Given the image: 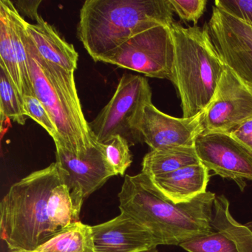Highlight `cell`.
Here are the masks:
<instances>
[{
	"label": "cell",
	"instance_id": "cell-1",
	"mask_svg": "<svg viewBox=\"0 0 252 252\" xmlns=\"http://www.w3.org/2000/svg\"><path fill=\"white\" fill-rule=\"evenodd\" d=\"M77 209L57 163L11 186L0 205L1 238L10 251H36L73 222Z\"/></svg>",
	"mask_w": 252,
	"mask_h": 252
},
{
	"label": "cell",
	"instance_id": "cell-2",
	"mask_svg": "<svg viewBox=\"0 0 252 252\" xmlns=\"http://www.w3.org/2000/svg\"><path fill=\"white\" fill-rule=\"evenodd\" d=\"M215 197L206 191L191 201L175 203L156 188L150 177L141 172L125 175L119 194V209L145 226L159 246H180L215 231L211 220Z\"/></svg>",
	"mask_w": 252,
	"mask_h": 252
},
{
	"label": "cell",
	"instance_id": "cell-3",
	"mask_svg": "<svg viewBox=\"0 0 252 252\" xmlns=\"http://www.w3.org/2000/svg\"><path fill=\"white\" fill-rule=\"evenodd\" d=\"M169 0H87L77 36L91 58L102 62L134 35L158 25L171 26Z\"/></svg>",
	"mask_w": 252,
	"mask_h": 252
},
{
	"label": "cell",
	"instance_id": "cell-4",
	"mask_svg": "<svg viewBox=\"0 0 252 252\" xmlns=\"http://www.w3.org/2000/svg\"><path fill=\"white\" fill-rule=\"evenodd\" d=\"M26 44L33 92L57 126L61 138L57 141L76 156L88 153L97 143L82 110L74 72L44 60L27 32Z\"/></svg>",
	"mask_w": 252,
	"mask_h": 252
},
{
	"label": "cell",
	"instance_id": "cell-5",
	"mask_svg": "<svg viewBox=\"0 0 252 252\" xmlns=\"http://www.w3.org/2000/svg\"><path fill=\"white\" fill-rule=\"evenodd\" d=\"M174 45V83L181 100L183 118H191L207 108L215 95L225 64L218 55L209 31L170 26Z\"/></svg>",
	"mask_w": 252,
	"mask_h": 252
},
{
	"label": "cell",
	"instance_id": "cell-6",
	"mask_svg": "<svg viewBox=\"0 0 252 252\" xmlns=\"http://www.w3.org/2000/svg\"><path fill=\"white\" fill-rule=\"evenodd\" d=\"M152 102V90L146 78L125 73L116 92L98 116L89 122L94 139L98 144L119 135L129 146L142 142L138 125L144 107Z\"/></svg>",
	"mask_w": 252,
	"mask_h": 252
},
{
	"label": "cell",
	"instance_id": "cell-7",
	"mask_svg": "<svg viewBox=\"0 0 252 252\" xmlns=\"http://www.w3.org/2000/svg\"><path fill=\"white\" fill-rule=\"evenodd\" d=\"M174 62L170 26L158 25L129 38L104 63L174 83Z\"/></svg>",
	"mask_w": 252,
	"mask_h": 252
},
{
	"label": "cell",
	"instance_id": "cell-8",
	"mask_svg": "<svg viewBox=\"0 0 252 252\" xmlns=\"http://www.w3.org/2000/svg\"><path fill=\"white\" fill-rule=\"evenodd\" d=\"M206 26L225 67L252 90V25L215 5Z\"/></svg>",
	"mask_w": 252,
	"mask_h": 252
},
{
	"label": "cell",
	"instance_id": "cell-9",
	"mask_svg": "<svg viewBox=\"0 0 252 252\" xmlns=\"http://www.w3.org/2000/svg\"><path fill=\"white\" fill-rule=\"evenodd\" d=\"M54 143L56 163L60 176L70 189L75 206L81 210L84 200L101 188L116 174L107 163L98 143L80 156L69 151L60 141Z\"/></svg>",
	"mask_w": 252,
	"mask_h": 252
},
{
	"label": "cell",
	"instance_id": "cell-10",
	"mask_svg": "<svg viewBox=\"0 0 252 252\" xmlns=\"http://www.w3.org/2000/svg\"><path fill=\"white\" fill-rule=\"evenodd\" d=\"M252 118V90L226 67L212 101L204 110L203 134L230 133Z\"/></svg>",
	"mask_w": 252,
	"mask_h": 252
},
{
	"label": "cell",
	"instance_id": "cell-11",
	"mask_svg": "<svg viewBox=\"0 0 252 252\" xmlns=\"http://www.w3.org/2000/svg\"><path fill=\"white\" fill-rule=\"evenodd\" d=\"M200 163L216 175L238 183L252 181V153L229 133L200 135L194 144Z\"/></svg>",
	"mask_w": 252,
	"mask_h": 252
},
{
	"label": "cell",
	"instance_id": "cell-12",
	"mask_svg": "<svg viewBox=\"0 0 252 252\" xmlns=\"http://www.w3.org/2000/svg\"><path fill=\"white\" fill-rule=\"evenodd\" d=\"M204 110L194 117L175 118L165 114L153 102L144 107L138 131L142 142L151 150L175 147H194L196 140L203 132Z\"/></svg>",
	"mask_w": 252,
	"mask_h": 252
},
{
	"label": "cell",
	"instance_id": "cell-13",
	"mask_svg": "<svg viewBox=\"0 0 252 252\" xmlns=\"http://www.w3.org/2000/svg\"><path fill=\"white\" fill-rule=\"evenodd\" d=\"M92 230L95 252H143L159 246L145 226L124 212Z\"/></svg>",
	"mask_w": 252,
	"mask_h": 252
},
{
	"label": "cell",
	"instance_id": "cell-14",
	"mask_svg": "<svg viewBox=\"0 0 252 252\" xmlns=\"http://www.w3.org/2000/svg\"><path fill=\"white\" fill-rule=\"evenodd\" d=\"M25 27L28 36L44 60L67 71H76L79 54L74 46L61 37L54 27L41 16L35 24L26 20Z\"/></svg>",
	"mask_w": 252,
	"mask_h": 252
},
{
	"label": "cell",
	"instance_id": "cell-15",
	"mask_svg": "<svg viewBox=\"0 0 252 252\" xmlns=\"http://www.w3.org/2000/svg\"><path fill=\"white\" fill-rule=\"evenodd\" d=\"M151 179L166 198L175 203H187L206 192L209 170L200 163Z\"/></svg>",
	"mask_w": 252,
	"mask_h": 252
},
{
	"label": "cell",
	"instance_id": "cell-16",
	"mask_svg": "<svg viewBox=\"0 0 252 252\" xmlns=\"http://www.w3.org/2000/svg\"><path fill=\"white\" fill-rule=\"evenodd\" d=\"M200 163L194 147H175L149 152L143 159V173L150 178Z\"/></svg>",
	"mask_w": 252,
	"mask_h": 252
},
{
	"label": "cell",
	"instance_id": "cell-17",
	"mask_svg": "<svg viewBox=\"0 0 252 252\" xmlns=\"http://www.w3.org/2000/svg\"><path fill=\"white\" fill-rule=\"evenodd\" d=\"M39 252H95L92 226L73 222L39 246Z\"/></svg>",
	"mask_w": 252,
	"mask_h": 252
},
{
	"label": "cell",
	"instance_id": "cell-18",
	"mask_svg": "<svg viewBox=\"0 0 252 252\" xmlns=\"http://www.w3.org/2000/svg\"><path fill=\"white\" fill-rule=\"evenodd\" d=\"M211 225L215 231H221L232 239L240 252H252V232L231 216L229 202L224 195H216L212 208Z\"/></svg>",
	"mask_w": 252,
	"mask_h": 252
},
{
	"label": "cell",
	"instance_id": "cell-19",
	"mask_svg": "<svg viewBox=\"0 0 252 252\" xmlns=\"http://www.w3.org/2000/svg\"><path fill=\"white\" fill-rule=\"evenodd\" d=\"M0 66L11 76L14 85L23 97V82L16 55L11 19L5 0H0Z\"/></svg>",
	"mask_w": 252,
	"mask_h": 252
},
{
	"label": "cell",
	"instance_id": "cell-20",
	"mask_svg": "<svg viewBox=\"0 0 252 252\" xmlns=\"http://www.w3.org/2000/svg\"><path fill=\"white\" fill-rule=\"evenodd\" d=\"M10 19H11V32L15 48L16 55L20 67V74L23 82L24 95H34L32 78H31L30 66H29V54L26 44V31L25 27L24 17L16 9L14 3L9 0H5Z\"/></svg>",
	"mask_w": 252,
	"mask_h": 252
},
{
	"label": "cell",
	"instance_id": "cell-21",
	"mask_svg": "<svg viewBox=\"0 0 252 252\" xmlns=\"http://www.w3.org/2000/svg\"><path fill=\"white\" fill-rule=\"evenodd\" d=\"M0 70V113L1 122L9 119L19 125H25L27 116L25 115L23 96L6 70Z\"/></svg>",
	"mask_w": 252,
	"mask_h": 252
},
{
	"label": "cell",
	"instance_id": "cell-22",
	"mask_svg": "<svg viewBox=\"0 0 252 252\" xmlns=\"http://www.w3.org/2000/svg\"><path fill=\"white\" fill-rule=\"evenodd\" d=\"M188 252H240L237 243L221 231L197 236L180 245Z\"/></svg>",
	"mask_w": 252,
	"mask_h": 252
},
{
	"label": "cell",
	"instance_id": "cell-23",
	"mask_svg": "<svg viewBox=\"0 0 252 252\" xmlns=\"http://www.w3.org/2000/svg\"><path fill=\"white\" fill-rule=\"evenodd\" d=\"M100 145L107 163L116 175L124 176L132 163V156L129 150L130 146L128 141L122 136L115 135Z\"/></svg>",
	"mask_w": 252,
	"mask_h": 252
},
{
	"label": "cell",
	"instance_id": "cell-24",
	"mask_svg": "<svg viewBox=\"0 0 252 252\" xmlns=\"http://www.w3.org/2000/svg\"><path fill=\"white\" fill-rule=\"evenodd\" d=\"M25 115L34 120L52 137L54 142L61 140L54 121L40 100L35 95H23Z\"/></svg>",
	"mask_w": 252,
	"mask_h": 252
},
{
	"label": "cell",
	"instance_id": "cell-25",
	"mask_svg": "<svg viewBox=\"0 0 252 252\" xmlns=\"http://www.w3.org/2000/svg\"><path fill=\"white\" fill-rule=\"evenodd\" d=\"M173 12L184 22H192L194 26L206 10V0H169Z\"/></svg>",
	"mask_w": 252,
	"mask_h": 252
},
{
	"label": "cell",
	"instance_id": "cell-26",
	"mask_svg": "<svg viewBox=\"0 0 252 252\" xmlns=\"http://www.w3.org/2000/svg\"><path fill=\"white\" fill-rule=\"evenodd\" d=\"M215 5L252 26V0H216Z\"/></svg>",
	"mask_w": 252,
	"mask_h": 252
},
{
	"label": "cell",
	"instance_id": "cell-27",
	"mask_svg": "<svg viewBox=\"0 0 252 252\" xmlns=\"http://www.w3.org/2000/svg\"><path fill=\"white\" fill-rule=\"evenodd\" d=\"M229 134L252 153V118L231 131Z\"/></svg>",
	"mask_w": 252,
	"mask_h": 252
},
{
	"label": "cell",
	"instance_id": "cell-28",
	"mask_svg": "<svg viewBox=\"0 0 252 252\" xmlns=\"http://www.w3.org/2000/svg\"><path fill=\"white\" fill-rule=\"evenodd\" d=\"M16 9L20 14L26 16L29 19L36 22L39 16L38 14V8L42 3L41 0H33V1H18L13 2Z\"/></svg>",
	"mask_w": 252,
	"mask_h": 252
},
{
	"label": "cell",
	"instance_id": "cell-29",
	"mask_svg": "<svg viewBox=\"0 0 252 252\" xmlns=\"http://www.w3.org/2000/svg\"><path fill=\"white\" fill-rule=\"evenodd\" d=\"M9 252H39L36 251H10Z\"/></svg>",
	"mask_w": 252,
	"mask_h": 252
},
{
	"label": "cell",
	"instance_id": "cell-30",
	"mask_svg": "<svg viewBox=\"0 0 252 252\" xmlns=\"http://www.w3.org/2000/svg\"><path fill=\"white\" fill-rule=\"evenodd\" d=\"M246 226L252 232V222H249V223L246 224Z\"/></svg>",
	"mask_w": 252,
	"mask_h": 252
},
{
	"label": "cell",
	"instance_id": "cell-31",
	"mask_svg": "<svg viewBox=\"0 0 252 252\" xmlns=\"http://www.w3.org/2000/svg\"><path fill=\"white\" fill-rule=\"evenodd\" d=\"M158 252V251L157 248H155V249H150V250L145 251V252Z\"/></svg>",
	"mask_w": 252,
	"mask_h": 252
}]
</instances>
